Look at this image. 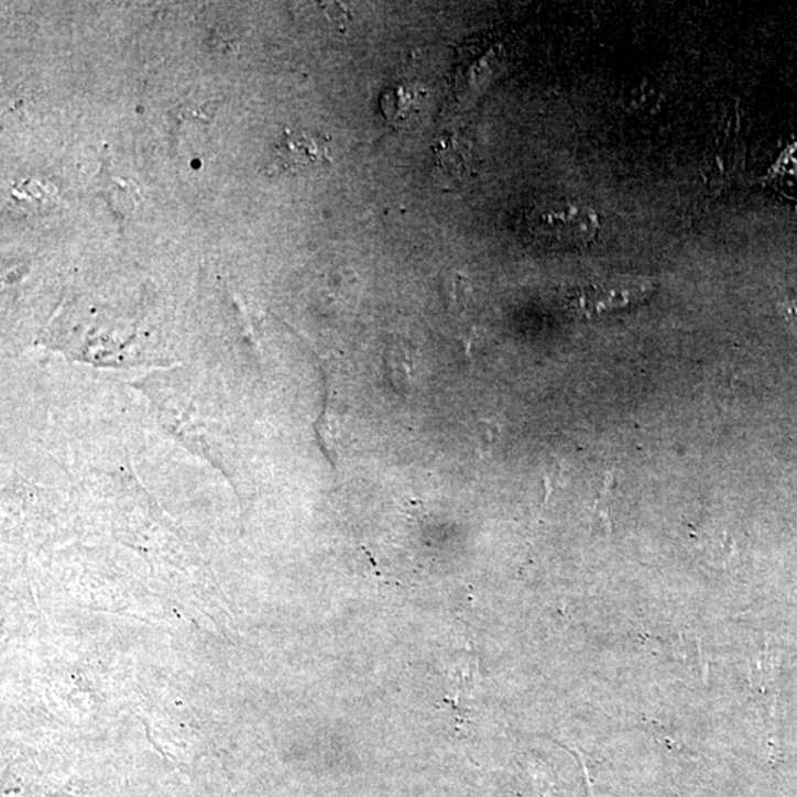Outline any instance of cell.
Instances as JSON below:
<instances>
[{"mask_svg": "<svg viewBox=\"0 0 797 797\" xmlns=\"http://www.w3.org/2000/svg\"><path fill=\"white\" fill-rule=\"evenodd\" d=\"M526 232L536 244L554 250L582 249L600 232L597 211L576 199H548L528 211Z\"/></svg>", "mask_w": 797, "mask_h": 797, "instance_id": "obj_1", "label": "cell"}, {"mask_svg": "<svg viewBox=\"0 0 797 797\" xmlns=\"http://www.w3.org/2000/svg\"><path fill=\"white\" fill-rule=\"evenodd\" d=\"M656 288V283L644 276H622L575 290L569 296V306L575 314L591 318L640 305L652 297Z\"/></svg>", "mask_w": 797, "mask_h": 797, "instance_id": "obj_2", "label": "cell"}, {"mask_svg": "<svg viewBox=\"0 0 797 797\" xmlns=\"http://www.w3.org/2000/svg\"><path fill=\"white\" fill-rule=\"evenodd\" d=\"M331 163L329 138L312 130H285L272 149V168L287 175L314 172Z\"/></svg>", "mask_w": 797, "mask_h": 797, "instance_id": "obj_3", "label": "cell"}, {"mask_svg": "<svg viewBox=\"0 0 797 797\" xmlns=\"http://www.w3.org/2000/svg\"><path fill=\"white\" fill-rule=\"evenodd\" d=\"M424 92L410 85L389 89L381 99L384 116L393 123H411L422 114Z\"/></svg>", "mask_w": 797, "mask_h": 797, "instance_id": "obj_4", "label": "cell"}, {"mask_svg": "<svg viewBox=\"0 0 797 797\" xmlns=\"http://www.w3.org/2000/svg\"><path fill=\"white\" fill-rule=\"evenodd\" d=\"M385 374L397 392H408L414 376V362L404 348H390L384 358Z\"/></svg>", "mask_w": 797, "mask_h": 797, "instance_id": "obj_5", "label": "cell"}, {"mask_svg": "<svg viewBox=\"0 0 797 797\" xmlns=\"http://www.w3.org/2000/svg\"><path fill=\"white\" fill-rule=\"evenodd\" d=\"M777 168L779 172H777V177L782 176V182H786V186L790 188H796L797 186V160L795 157V154L791 153V150H788L786 154L783 155L782 162L777 164Z\"/></svg>", "mask_w": 797, "mask_h": 797, "instance_id": "obj_6", "label": "cell"}, {"mask_svg": "<svg viewBox=\"0 0 797 797\" xmlns=\"http://www.w3.org/2000/svg\"><path fill=\"white\" fill-rule=\"evenodd\" d=\"M784 318L787 319L788 325L793 328V331L797 335V296L795 294H788L783 302Z\"/></svg>", "mask_w": 797, "mask_h": 797, "instance_id": "obj_7", "label": "cell"}]
</instances>
